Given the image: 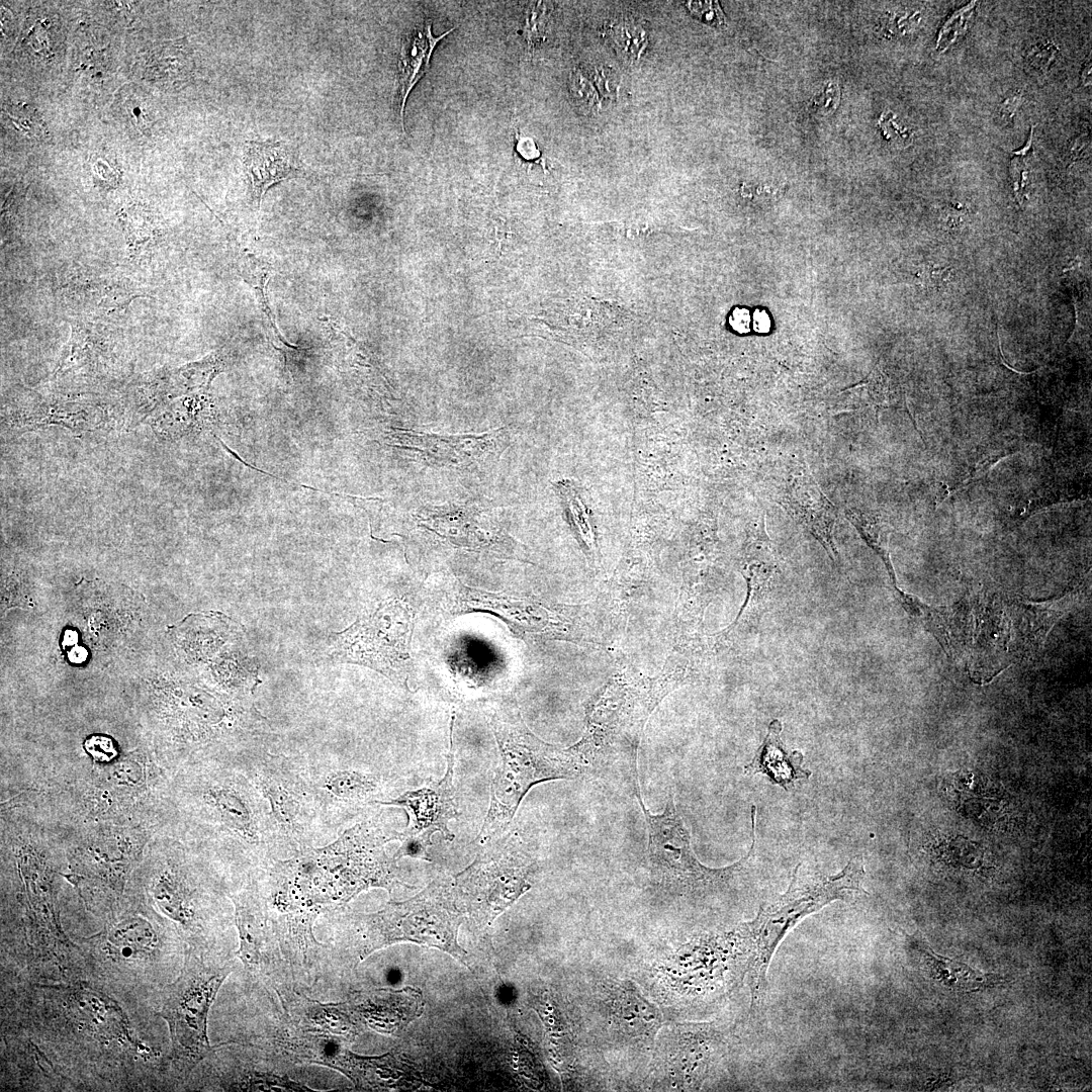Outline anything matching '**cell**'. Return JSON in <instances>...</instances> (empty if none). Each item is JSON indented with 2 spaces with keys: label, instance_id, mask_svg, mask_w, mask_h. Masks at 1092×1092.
<instances>
[{
  "label": "cell",
  "instance_id": "cell-25",
  "mask_svg": "<svg viewBox=\"0 0 1092 1092\" xmlns=\"http://www.w3.org/2000/svg\"><path fill=\"white\" fill-rule=\"evenodd\" d=\"M237 269L242 278L254 290L258 303L265 314L269 334L275 346L281 350L296 349L290 345L278 331L276 322L269 305L267 285L273 275V267L262 258L247 250H240L236 257Z\"/></svg>",
  "mask_w": 1092,
  "mask_h": 1092
},
{
  "label": "cell",
  "instance_id": "cell-13",
  "mask_svg": "<svg viewBox=\"0 0 1092 1092\" xmlns=\"http://www.w3.org/2000/svg\"><path fill=\"white\" fill-rule=\"evenodd\" d=\"M310 777L321 820H343L376 804L382 783L377 775L357 769L326 768Z\"/></svg>",
  "mask_w": 1092,
  "mask_h": 1092
},
{
  "label": "cell",
  "instance_id": "cell-30",
  "mask_svg": "<svg viewBox=\"0 0 1092 1092\" xmlns=\"http://www.w3.org/2000/svg\"><path fill=\"white\" fill-rule=\"evenodd\" d=\"M568 90L574 105L585 114H593L600 107L599 93L582 69L574 67L568 75Z\"/></svg>",
  "mask_w": 1092,
  "mask_h": 1092
},
{
  "label": "cell",
  "instance_id": "cell-36",
  "mask_svg": "<svg viewBox=\"0 0 1092 1092\" xmlns=\"http://www.w3.org/2000/svg\"><path fill=\"white\" fill-rule=\"evenodd\" d=\"M954 271L949 266L927 265L918 273L921 283L929 289H940L951 279Z\"/></svg>",
  "mask_w": 1092,
  "mask_h": 1092
},
{
  "label": "cell",
  "instance_id": "cell-42",
  "mask_svg": "<svg viewBox=\"0 0 1092 1092\" xmlns=\"http://www.w3.org/2000/svg\"><path fill=\"white\" fill-rule=\"evenodd\" d=\"M516 151L525 160H535L541 155L536 143L529 136L517 135Z\"/></svg>",
  "mask_w": 1092,
  "mask_h": 1092
},
{
  "label": "cell",
  "instance_id": "cell-12",
  "mask_svg": "<svg viewBox=\"0 0 1092 1092\" xmlns=\"http://www.w3.org/2000/svg\"><path fill=\"white\" fill-rule=\"evenodd\" d=\"M394 446L416 451L429 464L468 470L496 461L506 448L503 430L481 435L443 436L394 432Z\"/></svg>",
  "mask_w": 1092,
  "mask_h": 1092
},
{
  "label": "cell",
  "instance_id": "cell-23",
  "mask_svg": "<svg viewBox=\"0 0 1092 1092\" xmlns=\"http://www.w3.org/2000/svg\"><path fill=\"white\" fill-rule=\"evenodd\" d=\"M105 953L117 962H132L149 956L157 936L152 925L140 917L124 919L101 935Z\"/></svg>",
  "mask_w": 1092,
  "mask_h": 1092
},
{
  "label": "cell",
  "instance_id": "cell-34",
  "mask_svg": "<svg viewBox=\"0 0 1092 1092\" xmlns=\"http://www.w3.org/2000/svg\"><path fill=\"white\" fill-rule=\"evenodd\" d=\"M686 7L697 19L711 26H721L725 22L724 14L716 1H686Z\"/></svg>",
  "mask_w": 1092,
  "mask_h": 1092
},
{
  "label": "cell",
  "instance_id": "cell-2",
  "mask_svg": "<svg viewBox=\"0 0 1092 1092\" xmlns=\"http://www.w3.org/2000/svg\"><path fill=\"white\" fill-rule=\"evenodd\" d=\"M176 798L186 818L220 845L256 859L277 849L268 805L236 763L207 760L181 768Z\"/></svg>",
  "mask_w": 1092,
  "mask_h": 1092
},
{
  "label": "cell",
  "instance_id": "cell-8",
  "mask_svg": "<svg viewBox=\"0 0 1092 1092\" xmlns=\"http://www.w3.org/2000/svg\"><path fill=\"white\" fill-rule=\"evenodd\" d=\"M483 845L454 881L460 909L482 931L530 889L535 869L517 836H499Z\"/></svg>",
  "mask_w": 1092,
  "mask_h": 1092
},
{
  "label": "cell",
  "instance_id": "cell-43",
  "mask_svg": "<svg viewBox=\"0 0 1092 1092\" xmlns=\"http://www.w3.org/2000/svg\"><path fill=\"white\" fill-rule=\"evenodd\" d=\"M72 662L81 663L87 657V651L81 646H75L69 653Z\"/></svg>",
  "mask_w": 1092,
  "mask_h": 1092
},
{
  "label": "cell",
  "instance_id": "cell-45",
  "mask_svg": "<svg viewBox=\"0 0 1092 1092\" xmlns=\"http://www.w3.org/2000/svg\"><path fill=\"white\" fill-rule=\"evenodd\" d=\"M1082 82L1085 85H1088V84L1091 83V62L1090 61L1086 63L1085 67H1084V69L1082 71Z\"/></svg>",
  "mask_w": 1092,
  "mask_h": 1092
},
{
  "label": "cell",
  "instance_id": "cell-19",
  "mask_svg": "<svg viewBox=\"0 0 1092 1092\" xmlns=\"http://www.w3.org/2000/svg\"><path fill=\"white\" fill-rule=\"evenodd\" d=\"M781 730V722L771 721L763 742L744 766V771L747 775L764 774L771 783L787 791L795 788L797 783L806 781L811 772L803 768V754L800 751L787 750L780 737Z\"/></svg>",
  "mask_w": 1092,
  "mask_h": 1092
},
{
  "label": "cell",
  "instance_id": "cell-5",
  "mask_svg": "<svg viewBox=\"0 0 1092 1092\" xmlns=\"http://www.w3.org/2000/svg\"><path fill=\"white\" fill-rule=\"evenodd\" d=\"M634 796L647 827V869L659 891L673 897L706 898L730 888L747 868L755 848V806L751 807L752 844L748 853L731 866L713 869L697 858L671 793L660 814H652L645 807L640 788Z\"/></svg>",
  "mask_w": 1092,
  "mask_h": 1092
},
{
  "label": "cell",
  "instance_id": "cell-21",
  "mask_svg": "<svg viewBox=\"0 0 1092 1092\" xmlns=\"http://www.w3.org/2000/svg\"><path fill=\"white\" fill-rule=\"evenodd\" d=\"M779 572L769 540L763 534L747 546L743 560V575L747 582V600L741 613L759 618L767 610L775 592ZM740 613V614H741Z\"/></svg>",
  "mask_w": 1092,
  "mask_h": 1092
},
{
  "label": "cell",
  "instance_id": "cell-4",
  "mask_svg": "<svg viewBox=\"0 0 1092 1092\" xmlns=\"http://www.w3.org/2000/svg\"><path fill=\"white\" fill-rule=\"evenodd\" d=\"M864 875L860 855L852 857L839 873L831 876L803 873L798 864L787 891L761 905L754 919L741 924L750 944L747 979L752 1009L763 1003L766 972L786 934L805 917L829 903L867 894L861 885Z\"/></svg>",
  "mask_w": 1092,
  "mask_h": 1092
},
{
  "label": "cell",
  "instance_id": "cell-10",
  "mask_svg": "<svg viewBox=\"0 0 1092 1092\" xmlns=\"http://www.w3.org/2000/svg\"><path fill=\"white\" fill-rule=\"evenodd\" d=\"M412 623L413 613L404 603L388 601L369 617L336 634L333 655L401 680L406 672Z\"/></svg>",
  "mask_w": 1092,
  "mask_h": 1092
},
{
  "label": "cell",
  "instance_id": "cell-32",
  "mask_svg": "<svg viewBox=\"0 0 1092 1092\" xmlns=\"http://www.w3.org/2000/svg\"><path fill=\"white\" fill-rule=\"evenodd\" d=\"M582 71L605 97H616L619 90V76L613 68L594 63L587 65Z\"/></svg>",
  "mask_w": 1092,
  "mask_h": 1092
},
{
  "label": "cell",
  "instance_id": "cell-28",
  "mask_svg": "<svg viewBox=\"0 0 1092 1092\" xmlns=\"http://www.w3.org/2000/svg\"><path fill=\"white\" fill-rule=\"evenodd\" d=\"M120 217L127 245L132 253L150 250L158 238V229L150 212L134 206L124 209Z\"/></svg>",
  "mask_w": 1092,
  "mask_h": 1092
},
{
  "label": "cell",
  "instance_id": "cell-27",
  "mask_svg": "<svg viewBox=\"0 0 1092 1092\" xmlns=\"http://www.w3.org/2000/svg\"><path fill=\"white\" fill-rule=\"evenodd\" d=\"M605 31L616 52L626 62H638L647 51L648 32L635 20L616 19L606 26Z\"/></svg>",
  "mask_w": 1092,
  "mask_h": 1092
},
{
  "label": "cell",
  "instance_id": "cell-14",
  "mask_svg": "<svg viewBox=\"0 0 1092 1092\" xmlns=\"http://www.w3.org/2000/svg\"><path fill=\"white\" fill-rule=\"evenodd\" d=\"M672 1031L664 1056L667 1074L678 1089H699L722 1044L723 1034L712 1023L690 1024Z\"/></svg>",
  "mask_w": 1092,
  "mask_h": 1092
},
{
  "label": "cell",
  "instance_id": "cell-41",
  "mask_svg": "<svg viewBox=\"0 0 1092 1092\" xmlns=\"http://www.w3.org/2000/svg\"><path fill=\"white\" fill-rule=\"evenodd\" d=\"M1023 102V97L1020 92L1012 94L1000 104L998 114L1000 118L1008 123L1011 122L1017 109Z\"/></svg>",
  "mask_w": 1092,
  "mask_h": 1092
},
{
  "label": "cell",
  "instance_id": "cell-24",
  "mask_svg": "<svg viewBox=\"0 0 1092 1092\" xmlns=\"http://www.w3.org/2000/svg\"><path fill=\"white\" fill-rule=\"evenodd\" d=\"M109 352L105 337L93 325H72V335L63 349L54 377L73 369L93 367Z\"/></svg>",
  "mask_w": 1092,
  "mask_h": 1092
},
{
  "label": "cell",
  "instance_id": "cell-38",
  "mask_svg": "<svg viewBox=\"0 0 1092 1092\" xmlns=\"http://www.w3.org/2000/svg\"><path fill=\"white\" fill-rule=\"evenodd\" d=\"M878 125L882 129L883 135L887 141L898 146H906L909 144L910 133L896 122V117L892 112H883L878 121Z\"/></svg>",
  "mask_w": 1092,
  "mask_h": 1092
},
{
  "label": "cell",
  "instance_id": "cell-7",
  "mask_svg": "<svg viewBox=\"0 0 1092 1092\" xmlns=\"http://www.w3.org/2000/svg\"><path fill=\"white\" fill-rule=\"evenodd\" d=\"M463 915L454 884L435 880L411 899L389 902L382 910L363 916L362 958L391 943L408 941L439 948L467 965V952L457 940Z\"/></svg>",
  "mask_w": 1092,
  "mask_h": 1092
},
{
  "label": "cell",
  "instance_id": "cell-1",
  "mask_svg": "<svg viewBox=\"0 0 1092 1092\" xmlns=\"http://www.w3.org/2000/svg\"><path fill=\"white\" fill-rule=\"evenodd\" d=\"M398 832L385 831L374 818L345 830L323 847H306L274 863L276 897L290 906L347 902L370 887L391 891L400 883L396 861L385 851Z\"/></svg>",
  "mask_w": 1092,
  "mask_h": 1092
},
{
  "label": "cell",
  "instance_id": "cell-29",
  "mask_svg": "<svg viewBox=\"0 0 1092 1092\" xmlns=\"http://www.w3.org/2000/svg\"><path fill=\"white\" fill-rule=\"evenodd\" d=\"M846 519L854 526L863 540L879 554L883 559L889 575L891 577L893 586L897 585L895 571L893 569L892 562L890 560L889 551L887 548V542L884 538V532L879 521L873 516L860 512L855 509L845 510Z\"/></svg>",
  "mask_w": 1092,
  "mask_h": 1092
},
{
  "label": "cell",
  "instance_id": "cell-18",
  "mask_svg": "<svg viewBox=\"0 0 1092 1092\" xmlns=\"http://www.w3.org/2000/svg\"><path fill=\"white\" fill-rule=\"evenodd\" d=\"M357 1009L372 1028L395 1033L422 1014L424 1000L421 991L411 987L378 990L365 996Z\"/></svg>",
  "mask_w": 1092,
  "mask_h": 1092
},
{
  "label": "cell",
  "instance_id": "cell-17",
  "mask_svg": "<svg viewBox=\"0 0 1092 1092\" xmlns=\"http://www.w3.org/2000/svg\"><path fill=\"white\" fill-rule=\"evenodd\" d=\"M450 28L441 35L432 32V20L424 19L402 37L397 63L396 108L399 123L404 132V107L416 84L427 73L437 43L452 32Z\"/></svg>",
  "mask_w": 1092,
  "mask_h": 1092
},
{
  "label": "cell",
  "instance_id": "cell-6",
  "mask_svg": "<svg viewBox=\"0 0 1092 1092\" xmlns=\"http://www.w3.org/2000/svg\"><path fill=\"white\" fill-rule=\"evenodd\" d=\"M260 792L269 808L277 849L291 855L312 846L318 808L310 767L284 754L256 749L236 763Z\"/></svg>",
  "mask_w": 1092,
  "mask_h": 1092
},
{
  "label": "cell",
  "instance_id": "cell-22",
  "mask_svg": "<svg viewBox=\"0 0 1092 1092\" xmlns=\"http://www.w3.org/2000/svg\"><path fill=\"white\" fill-rule=\"evenodd\" d=\"M59 288L67 299L107 311L124 308L140 295L132 285L118 277L73 276Z\"/></svg>",
  "mask_w": 1092,
  "mask_h": 1092
},
{
  "label": "cell",
  "instance_id": "cell-3",
  "mask_svg": "<svg viewBox=\"0 0 1092 1092\" xmlns=\"http://www.w3.org/2000/svg\"><path fill=\"white\" fill-rule=\"evenodd\" d=\"M488 717L500 763L491 781L490 804L477 838L481 845L502 836L535 785L585 777L584 766L571 747L561 749L540 740L509 707L493 706Z\"/></svg>",
  "mask_w": 1092,
  "mask_h": 1092
},
{
  "label": "cell",
  "instance_id": "cell-31",
  "mask_svg": "<svg viewBox=\"0 0 1092 1092\" xmlns=\"http://www.w3.org/2000/svg\"><path fill=\"white\" fill-rule=\"evenodd\" d=\"M550 16L551 3L537 1L528 5L525 11L523 35L529 48L533 49L543 41Z\"/></svg>",
  "mask_w": 1092,
  "mask_h": 1092
},
{
  "label": "cell",
  "instance_id": "cell-44",
  "mask_svg": "<svg viewBox=\"0 0 1092 1092\" xmlns=\"http://www.w3.org/2000/svg\"><path fill=\"white\" fill-rule=\"evenodd\" d=\"M78 634L75 631L69 630L65 632L63 644L67 646H74L77 642Z\"/></svg>",
  "mask_w": 1092,
  "mask_h": 1092
},
{
  "label": "cell",
  "instance_id": "cell-39",
  "mask_svg": "<svg viewBox=\"0 0 1092 1092\" xmlns=\"http://www.w3.org/2000/svg\"><path fill=\"white\" fill-rule=\"evenodd\" d=\"M8 115L21 131L30 135H37L42 132V122L32 109L14 108L13 113L10 111Z\"/></svg>",
  "mask_w": 1092,
  "mask_h": 1092
},
{
  "label": "cell",
  "instance_id": "cell-37",
  "mask_svg": "<svg viewBox=\"0 0 1092 1092\" xmlns=\"http://www.w3.org/2000/svg\"><path fill=\"white\" fill-rule=\"evenodd\" d=\"M1010 163V176L1016 200L1023 204L1025 200V187L1028 184V170L1024 156L1014 155Z\"/></svg>",
  "mask_w": 1092,
  "mask_h": 1092
},
{
  "label": "cell",
  "instance_id": "cell-40",
  "mask_svg": "<svg viewBox=\"0 0 1092 1092\" xmlns=\"http://www.w3.org/2000/svg\"><path fill=\"white\" fill-rule=\"evenodd\" d=\"M85 748L94 760L103 762L110 760L116 754L113 741L106 736L94 735L88 738L85 741Z\"/></svg>",
  "mask_w": 1092,
  "mask_h": 1092
},
{
  "label": "cell",
  "instance_id": "cell-20",
  "mask_svg": "<svg viewBox=\"0 0 1092 1092\" xmlns=\"http://www.w3.org/2000/svg\"><path fill=\"white\" fill-rule=\"evenodd\" d=\"M608 1015L611 1025L629 1038L650 1040L660 1025L657 1010L640 993L623 983L610 989Z\"/></svg>",
  "mask_w": 1092,
  "mask_h": 1092
},
{
  "label": "cell",
  "instance_id": "cell-16",
  "mask_svg": "<svg viewBox=\"0 0 1092 1092\" xmlns=\"http://www.w3.org/2000/svg\"><path fill=\"white\" fill-rule=\"evenodd\" d=\"M245 165L257 209L270 187L302 173L296 151L279 142H250Z\"/></svg>",
  "mask_w": 1092,
  "mask_h": 1092
},
{
  "label": "cell",
  "instance_id": "cell-26",
  "mask_svg": "<svg viewBox=\"0 0 1092 1092\" xmlns=\"http://www.w3.org/2000/svg\"><path fill=\"white\" fill-rule=\"evenodd\" d=\"M925 954L933 977L951 989L974 991L1001 982L1000 976L978 972L965 964L940 957L930 948H927Z\"/></svg>",
  "mask_w": 1092,
  "mask_h": 1092
},
{
  "label": "cell",
  "instance_id": "cell-15",
  "mask_svg": "<svg viewBox=\"0 0 1092 1092\" xmlns=\"http://www.w3.org/2000/svg\"><path fill=\"white\" fill-rule=\"evenodd\" d=\"M779 503L833 559H837L838 551L833 538L837 510L807 469L786 485Z\"/></svg>",
  "mask_w": 1092,
  "mask_h": 1092
},
{
  "label": "cell",
  "instance_id": "cell-33",
  "mask_svg": "<svg viewBox=\"0 0 1092 1092\" xmlns=\"http://www.w3.org/2000/svg\"><path fill=\"white\" fill-rule=\"evenodd\" d=\"M1058 55L1057 47L1052 42H1040L1029 48L1025 63L1037 75H1045Z\"/></svg>",
  "mask_w": 1092,
  "mask_h": 1092
},
{
  "label": "cell",
  "instance_id": "cell-11",
  "mask_svg": "<svg viewBox=\"0 0 1092 1092\" xmlns=\"http://www.w3.org/2000/svg\"><path fill=\"white\" fill-rule=\"evenodd\" d=\"M453 774L454 754L453 747H450L447 770L441 781L430 787L408 791L397 798L378 802L399 806L408 816L406 828L398 832L401 844L393 855L395 860L404 856L431 860L428 848L434 833L440 832L446 840L454 838L448 828L449 821L457 816Z\"/></svg>",
  "mask_w": 1092,
  "mask_h": 1092
},
{
  "label": "cell",
  "instance_id": "cell-35",
  "mask_svg": "<svg viewBox=\"0 0 1092 1092\" xmlns=\"http://www.w3.org/2000/svg\"><path fill=\"white\" fill-rule=\"evenodd\" d=\"M840 100V91L836 83L824 84L811 100V109L819 114L827 115L835 110Z\"/></svg>",
  "mask_w": 1092,
  "mask_h": 1092
},
{
  "label": "cell",
  "instance_id": "cell-9",
  "mask_svg": "<svg viewBox=\"0 0 1092 1092\" xmlns=\"http://www.w3.org/2000/svg\"><path fill=\"white\" fill-rule=\"evenodd\" d=\"M230 972L228 965L207 963L187 951L180 975L165 988L158 1014L168 1023L172 1057L183 1073L212 1051L207 1037V1015Z\"/></svg>",
  "mask_w": 1092,
  "mask_h": 1092
}]
</instances>
